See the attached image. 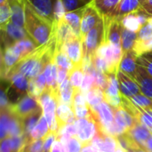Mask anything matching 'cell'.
Masks as SVG:
<instances>
[{
	"instance_id": "1",
	"label": "cell",
	"mask_w": 152,
	"mask_h": 152,
	"mask_svg": "<svg viewBox=\"0 0 152 152\" xmlns=\"http://www.w3.org/2000/svg\"><path fill=\"white\" fill-rule=\"evenodd\" d=\"M24 2L26 31L38 46L46 44L53 34V24L39 15L28 0H24Z\"/></svg>"
},
{
	"instance_id": "2",
	"label": "cell",
	"mask_w": 152,
	"mask_h": 152,
	"mask_svg": "<svg viewBox=\"0 0 152 152\" xmlns=\"http://www.w3.org/2000/svg\"><path fill=\"white\" fill-rule=\"evenodd\" d=\"M105 42V27L102 18L98 21L96 26L92 28L82 38L83 48V64L91 62V59L96 53L99 47Z\"/></svg>"
},
{
	"instance_id": "3",
	"label": "cell",
	"mask_w": 152,
	"mask_h": 152,
	"mask_svg": "<svg viewBox=\"0 0 152 152\" xmlns=\"http://www.w3.org/2000/svg\"><path fill=\"white\" fill-rule=\"evenodd\" d=\"M10 82L9 89L6 90V94L11 104L17 103L22 97L28 94L29 79L20 73L11 75L6 80Z\"/></svg>"
},
{
	"instance_id": "4",
	"label": "cell",
	"mask_w": 152,
	"mask_h": 152,
	"mask_svg": "<svg viewBox=\"0 0 152 152\" xmlns=\"http://www.w3.org/2000/svg\"><path fill=\"white\" fill-rule=\"evenodd\" d=\"M11 110L14 115L23 120L28 116L37 111L43 110L38 99L30 94L25 95L17 103L11 104Z\"/></svg>"
},
{
	"instance_id": "5",
	"label": "cell",
	"mask_w": 152,
	"mask_h": 152,
	"mask_svg": "<svg viewBox=\"0 0 152 152\" xmlns=\"http://www.w3.org/2000/svg\"><path fill=\"white\" fill-rule=\"evenodd\" d=\"M1 28V39H2V48H6L13 45L17 42L30 37L25 28H20L14 25L11 20L4 26Z\"/></svg>"
},
{
	"instance_id": "6",
	"label": "cell",
	"mask_w": 152,
	"mask_h": 152,
	"mask_svg": "<svg viewBox=\"0 0 152 152\" xmlns=\"http://www.w3.org/2000/svg\"><path fill=\"white\" fill-rule=\"evenodd\" d=\"M105 27V42L112 45H121L123 25L121 20L114 17L103 16Z\"/></svg>"
},
{
	"instance_id": "7",
	"label": "cell",
	"mask_w": 152,
	"mask_h": 152,
	"mask_svg": "<svg viewBox=\"0 0 152 152\" xmlns=\"http://www.w3.org/2000/svg\"><path fill=\"white\" fill-rule=\"evenodd\" d=\"M61 50L67 53L74 66H83V48L80 37L73 35L65 42Z\"/></svg>"
},
{
	"instance_id": "8",
	"label": "cell",
	"mask_w": 152,
	"mask_h": 152,
	"mask_svg": "<svg viewBox=\"0 0 152 152\" xmlns=\"http://www.w3.org/2000/svg\"><path fill=\"white\" fill-rule=\"evenodd\" d=\"M102 18V15L99 12V11L95 8L93 2L88 4L83 12L82 21H81V29H80V37L81 39L92 29L94 28L98 21Z\"/></svg>"
},
{
	"instance_id": "9",
	"label": "cell",
	"mask_w": 152,
	"mask_h": 152,
	"mask_svg": "<svg viewBox=\"0 0 152 152\" xmlns=\"http://www.w3.org/2000/svg\"><path fill=\"white\" fill-rule=\"evenodd\" d=\"M20 54L14 45L2 48L1 53V77L2 79L6 78L11 69L20 61Z\"/></svg>"
},
{
	"instance_id": "10",
	"label": "cell",
	"mask_w": 152,
	"mask_h": 152,
	"mask_svg": "<svg viewBox=\"0 0 152 152\" xmlns=\"http://www.w3.org/2000/svg\"><path fill=\"white\" fill-rule=\"evenodd\" d=\"M92 110H94L98 115V121L96 123L100 126V128L102 131L107 133L108 129L112 126L115 121L114 111L112 107L103 101L102 103L93 108Z\"/></svg>"
},
{
	"instance_id": "11",
	"label": "cell",
	"mask_w": 152,
	"mask_h": 152,
	"mask_svg": "<svg viewBox=\"0 0 152 152\" xmlns=\"http://www.w3.org/2000/svg\"><path fill=\"white\" fill-rule=\"evenodd\" d=\"M117 77L118 81L119 91L122 95L130 99L133 96L142 93L138 83L123 71L118 70L117 73Z\"/></svg>"
},
{
	"instance_id": "12",
	"label": "cell",
	"mask_w": 152,
	"mask_h": 152,
	"mask_svg": "<svg viewBox=\"0 0 152 152\" xmlns=\"http://www.w3.org/2000/svg\"><path fill=\"white\" fill-rule=\"evenodd\" d=\"M98 130H99V125L93 118V116L90 112L87 123L77 132V134L83 147L92 144V142L95 137V135L97 134Z\"/></svg>"
},
{
	"instance_id": "13",
	"label": "cell",
	"mask_w": 152,
	"mask_h": 152,
	"mask_svg": "<svg viewBox=\"0 0 152 152\" xmlns=\"http://www.w3.org/2000/svg\"><path fill=\"white\" fill-rule=\"evenodd\" d=\"M35 11L54 26V4L56 0H28Z\"/></svg>"
},
{
	"instance_id": "14",
	"label": "cell",
	"mask_w": 152,
	"mask_h": 152,
	"mask_svg": "<svg viewBox=\"0 0 152 152\" xmlns=\"http://www.w3.org/2000/svg\"><path fill=\"white\" fill-rule=\"evenodd\" d=\"M137 58L138 56L133 50L124 53V55L119 64V70L123 71L124 73L134 79L139 67Z\"/></svg>"
},
{
	"instance_id": "15",
	"label": "cell",
	"mask_w": 152,
	"mask_h": 152,
	"mask_svg": "<svg viewBox=\"0 0 152 152\" xmlns=\"http://www.w3.org/2000/svg\"><path fill=\"white\" fill-rule=\"evenodd\" d=\"M112 109L114 111L115 122L118 125V126L121 129H123L125 133L130 130L132 127H134L136 125V123L139 122L132 115H130L123 107L112 108Z\"/></svg>"
},
{
	"instance_id": "16",
	"label": "cell",
	"mask_w": 152,
	"mask_h": 152,
	"mask_svg": "<svg viewBox=\"0 0 152 152\" xmlns=\"http://www.w3.org/2000/svg\"><path fill=\"white\" fill-rule=\"evenodd\" d=\"M54 33L56 36V50H61L65 42L73 35H76L64 19L54 24Z\"/></svg>"
},
{
	"instance_id": "17",
	"label": "cell",
	"mask_w": 152,
	"mask_h": 152,
	"mask_svg": "<svg viewBox=\"0 0 152 152\" xmlns=\"http://www.w3.org/2000/svg\"><path fill=\"white\" fill-rule=\"evenodd\" d=\"M132 139L137 143V145L144 151L146 143L150 137L151 136L152 132L147 127L142 126L141 123H136V125L126 132Z\"/></svg>"
},
{
	"instance_id": "18",
	"label": "cell",
	"mask_w": 152,
	"mask_h": 152,
	"mask_svg": "<svg viewBox=\"0 0 152 152\" xmlns=\"http://www.w3.org/2000/svg\"><path fill=\"white\" fill-rule=\"evenodd\" d=\"M55 118H56L60 131L65 126L73 124L75 120L77 119L74 110L69 106L64 103H61V102L57 106Z\"/></svg>"
},
{
	"instance_id": "19",
	"label": "cell",
	"mask_w": 152,
	"mask_h": 152,
	"mask_svg": "<svg viewBox=\"0 0 152 152\" xmlns=\"http://www.w3.org/2000/svg\"><path fill=\"white\" fill-rule=\"evenodd\" d=\"M142 0H121L110 17L121 20L124 16L138 11L142 8Z\"/></svg>"
},
{
	"instance_id": "20",
	"label": "cell",
	"mask_w": 152,
	"mask_h": 152,
	"mask_svg": "<svg viewBox=\"0 0 152 152\" xmlns=\"http://www.w3.org/2000/svg\"><path fill=\"white\" fill-rule=\"evenodd\" d=\"M134 80L138 83L142 93L152 99V77L143 67L139 65Z\"/></svg>"
},
{
	"instance_id": "21",
	"label": "cell",
	"mask_w": 152,
	"mask_h": 152,
	"mask_svg": "<svg viewBox=\"0 0 152 152\" xmlns=\"http://www.w3.org/2000/svg\"><path fill=\"white\" fill-rule=\"evenodd\" d=\"M11 7V21L20 27L25 28V2L15 1L10 3Z\"/></svg>"
},
{
	"instance_id": "22",
	"label": "cell",
	"mask_w": 152,
	"mask_h": 152,
	"mask_svg": "<svg viewBox=\"0 0 152 152\" xmlns=\"http://www.w3.org/2000/svg\"><path fill=\"white\" fill-rule=\"evenodd\" d=\"M84 8L72 11V12H67L64 15V20L70 26L73 32L80 37V29H81V21H82V16L84 12Z\"/></svg>"
},
{
	"instance_id": "23",
	"label": "cell",
	"mask_w": 152,
	"mask_h": 152,
	"mask_svg": "<svg viewBox=\"0 0 152 152\" xmlns=\"http://www.w3.org/2000/svg\"><path fill=\"white\" fill-rule=\"evenodd\" d=\"M59 94H60V102L69 106L73 110L74 87L71 85L69 77L59 86Z\"/></svg>"
},
{
	"instance_id": "24",
	"label": "cell",
	"mask_w": 152,
	"mask_h": 152,
	"mask_svg": "<svg viewBox=\"0 0 152 152\" xmlns=\"http://www.w3.org/2000/svg\"><path fill=\"white\" fill-rule=\"evenodd\" d=\"M121 0H93L95 8L102 16L110 17Z\"/></svg>"
},
{
	"instance_id": "25",
	"label": "cell",
	"mask_w": 152,
	"mask_h": 152,
	"mask_svg": "<svg viewBox=\"0 0 152 152\" xmlns=\"http://www.w3.org/2000/svg\"><path fill=\"white\" fill-rule=\"evenodd\" d=\"M12 117V112L11 110V104L5 108H1V118H0V132L1 140L9 137V128Z\"/></svg>"
},
{
	"instance_id": "26",
	"label": "cell",
	"mask_w": 152,
	"mask_h": 152,
	"mask_svg": "<svg viewBox=\"0 0 152 152\" xmlns=\"http://www.w3.org/2000/svg\"><path fill=\"white\" fill-rule=\"evenodd\" d=\"M50 132V127L47 123L46 118H45L44 115H42L40 120L38 121L37 125L35 126V128L32 130V132L29 134V142L35 141V140H39V139H44Z\"/></svg>"
},
{
	"instance_id": "27",
	"label": "cell",
	"mask_w": 152,
	"mask_h": 152,
	"mask_svg": "<svg viewBox=\"0 0 152 152\" xmlns=\"http://www.w3.org/2000/svg\"><path fill=\"white\" fill-rule=\"evenodd\" d=\"M121 23L124 28L136 33H138L141 28L142 27V24L141 23V20L136 12L124 16L121 19Z\"/></svg>"
},
{
	"instance_id": "28",
	"label": "cell",
	"mask_w": 152,
	"mask_h": 152,
	"mask_svg": "<svg viewBox=\"0 0 152 152\" xmlns=\"http://www.w3.org/2000/svg\"><path fill=\"white\" fill-rule=\"evenodd\" d=\"M137 40V33L133 32L123 27L122 35H121V47L123 52H128L133 50L134 45Z\"/></svg>"
},
{
	"instance_id": "29",
	"label": "cell",
	"mask_w": 152,
	"mask_h": 152,
	"mask_svg": "<svg viewBox=\"0 0 152 152\" xmlns=\"http://www.w3.org/2000/svg\"><path fill=\"white\" fill-rule=\"evenodd\" d=\"M86 98L89 107L93 109L104 101V91L97 86H94L86 93Z\"/></svg>"
},
{
	"instance_id": "30",
	"label": "cell",
	"mask_w": 152,
	"mask_h": 152,
	"mask_svg": "<svg viewBox=\"0 0 152 152\" xmlns=\"http://www.w3.org/2000/svg\"><path fill=\"white\" fill-rule=\"evenodd\" d=\"M84 77H85V71L83 66H75L69 72V78L74 89H81Z\"/></svg>"
},
{
	"instance_id": "31",
	"label": "cell",
	"mask_w": 152,
	"mask_h": 152,
	"mask_svg": "<svg viewBox=\"0 0 152 152\" xmlns=\"http://www.w3.org/2000/svg\"><path fill=\"white\" fill-rule=\"evenodd\" d=\"M53 61L57 66L67 69L69 72L75 67L71 60L69 58V56L63 50H56Z\"/></svg>"
},
{
	"instance_id": "32",
	"label": "cell",
	"mask_w": 152,
	"mask_h": 152,
	"mask_svg": "<svg viewBox=\"0 0 152 152\" xmlns=\"http://www.w3.org/2000/svg\"><path fill=\"white\" fill-rule=\"evenodd\" d=\"M24 134V123L23 119L20 118L12 113L10 128H9V137L20 136Z\"/></svg>"
},
{
	"instance_id": "33",
	"label": "cell",
	"mask_w": 152,
	"mask_h": 152,
	"mask_svg": "<svg viewBox=\"0 0 152 152\" xmlns=\"http://www.w3.org/2000/svg\"><path fill=\"white\" fill-rule=\"evenodd\" d=\"M133 51L139 57L152 52V38L148 40H136Z\"/></svg>"
},
{
	"instance_id": "34",
	"label": "cell",
	"mask_w": 152,
	"mask_h": 152,
	"mask_svg": "<svg viewBox=\"0 0 152 152\" xmlns=\"http://www.w3.org/2000/svg\"><path fill=\"white\" fill-rule=\"evenodd\" d=\"M130 100L134 104H136L137 106L142 108L146 111L152 112V99L149 98L148 96H146L142 93L133 96L132 98H130Z\"/></svg>"
},
{
	"instance_id": "35",
	"label": "cell",
	"mask_w": 152,
	"mask_h": 152,
	"mask_svg": "<svg viewBox=\"0 0 152 152\" xmlns=\"http://www.w3.org/2000/svg\"><path fill=\"white\" fill-rule=\"evenodd\" d=\"M11 20V7L7 0H0V27Z\"/></svg>"
},
{
	"instance_id": "36",
	"label": "cell",
	"mask_w": 152,
	"mask_h": 152,
	"mask_svg": "<svg viewBox=\"0 0 152 152\" xmlns=\"http://www.w3.org/2000/svg\"><path fill=\"white\" fill-rule=\"evenodd\" d=\"M43 149H44V139H39V140H35L27 142L21 152H43Z\"/></svg>"
},
{
	"instance_id": "37",
	"label": "cell",
	"mask_w": 152,
	"mask_h": 152,
	"mask_svg": "<svg viewBox=\"0 0 152 152\" xmlns=\"http://www.w3.org/2000/svg\"><path fill=\"white\" fill-rule=\"evenodd\" d=\"M66 12H72L81 8L86 7L88 4H86L83 0H61Z\"/></svg>"
},
{
	"instance_id": "38",
	"label": "cell",
	"mask_w": 152,
	"mask_h": 152,
	"mask_svg": "<svg viewBox=\"0 0 152 152\" xmlns=\"http://www.w3.org/2000/svg\"><path fill=\"white\" fill-rule=\"evenodd\" d=\"M152 38V23L148 20L137 33L138 40H148Z\"/></svg>"
},
{
	"instance_id": "39",
	"label": "cell",
	"mask_w": 152,
	"mask_h": 152,
	"mask_svg": "<svg viewBox=\"0 0 152 152\" xmlns=\"http://www.w3.org/2000/svg\"><path fill=\"white\" fill-rule=\"evenodd\" d=\"M66 9L61 2V0H56L55 4H54V10H53V13H54V24L57 23L58 21H60L61 20H62L64 18V15L66 13Z\"/></svg>"
},
{
	"instance_id": "40",
	"label": "cell",
	"mask_w": 152,
	"mask_h": 152,
	"mask_svg": "<svg viewBox=\"0 0 152 152\" xmlns=\"http://www.w3.org/2000/svg\"><path fill=\"white\" fill-rule=\"evenodd\" d=\"M94 77H95V86L105 91L108 86V75L104 74L103 72L98 71L96 69Z\"/></svg>"
},
{
	"instance_id": "41",
	"label": "cell",
	"mask_w": 152,
	"mask_h": 152,
	"mask_svg": "<svg viewBox=\"0 0 152 152\" xmlns=\"http://www.w3.org/2000/svg\"><path fill=\"white\" fill-rule=\"evenodd\" d=\"M83 149V146L78 140L77 136H71L70 140L68 142L67 145V150L68 152H81Z\"/></svg>"
},
{
	"instance_id": "42",
	"label": "cell",
	"mask_w": 152,
	"mask_h": 152,
	"mask_svg": "<svg viewBox=\"0 0 152 152\" xmlns=\"http://www.w3.org/2000/svg\"><path fill=\"white\" fill-rule=\"evenodd\" d=\"M137 62L140 66L143 67L152 77V58H150L145 55H142L137 58Z\"/></svg>"
},
{
	"instance_id": "43",
	"label": "cell",
	"mask_w": 152,
	"mask_h": 152,
	"mask_svg": "<svg viewBox=\"0 0 152 152\" xmlns=\"http://www.w3.org/2000/svg\"><path fill=\"white\" fill-rule=\"evenodd\" d=\"M69 77V71L61 67L57 66V83L59 86L64 82V80Z\"/></svg>"
},
{
	"instance_id": "44",
	"label": "cell",
	"mask_w": 152,
	"mask_h": 152,
	"mask_svg": "<svg viewBox=\"0 0 152 152\" xmlns=\"http://www.w3.org/2000/svg\"><path fill=\"white\" fill-rule=\"evenodd\" d=\"M0 152H12L10 137L1 140V151Z\"/></svg>"
},
{
	"instance_id": "45",
	"label": "cell",
	"mask_w": 152,
	"mask_h": 152,
	"mask_svg": "<svg viewBox=\"0 0 152 152\" xmlns=\"http://www.w3.org/2000/svg\"><path fill=\"white\" fill-rule=\"evenodd\" d=\"M142 8L144 9L149 14H151L152 12V0H142Z\"/></svg>"
},
{
	"instance_id": "46",
	"label": "cell",
	"mask_w": 152,
	"mask_h": 152,
	"mask_svg": "<svg viewBox=\"0 0 152 152\" xmlns=\"http://www.w3.org/2000/svg\"><path fill=\"white\" fill-rule=\"evenodd\" d=\"M51 152H62L61 151V142L59 141H55L53 142Z\"/></svg>"
},
{
	"instance_id": "47",
	"label": "cell",
	"mask_w": 152,
	"mask_h": 152,
	"mask_svg": "<svg viewBox=\"0 0 152 152\" xmlns=\"http://www.w3.org/2000/svg\"><path fill=\"white\" fill-rule=\"evenodd\" d=\"M81 152H100L99 151H97L92 144L88 145V146H85L83 147Z\"/></svg>"
},
{
	"instance_id": "48",
	"label": "cell",
	"mask_w": 152,
	"mask_h": 152,
	"mask_svg": "<svg viewBox=\"0 0 152 152\" xmlns=\"http://www.w3.org/2000/svg\"><path fill=\"white\" fill-rule=\"evenodd\" d=\"M144 151L146 152H152V134L151 136L150 137V139L148 140L147 143H146Z\"/></svg>"
},
{
	"instance_id": "49",
	"label": "cell",
	"mask_w": 152,
	"mask_h": 152,
	"mask_svg": "<svg viewBox=\"0 0 152 152\" xmlns=\"http://www.w3.org/2000/svg\"><path fill=\"white\" fill-rule=\"evenodd\" d=\"M145 56H148V57H150V58H152V52L151 53H146V54H144Z\"/></svg>"
},
{
	"instance_id": "50",
	"label": "cell",
	"mask_w": 152,
	"mask_h": 152,
	"mask_svg": "<svg viewBox=\"0 0 152 152\" xmlns=\"http://www.w3.org/2000/svg\"><path fill=\"white\" fill-rule=\"evenodd\" d=\"M83 1H85L86 4H90V3H92V2H93V0H83Z\"/></svg>"
},
{
	"instance_id": "51",
	"label": "cell",
	"mask_w": 152,
	"mask_h": 152,
	"mask_svg": "<svg viewBox=\"0 0 152 152\" xmlns=\"http://www.w3.org/2000/svg\"><path fill=\"white\" fill-rule=\"evenodd\" d=\"M8 2H9V4L10 3H12V2H15V1H22V0H7Z\"/></svg>"
},
{
	"instance_id": "52",
	"label": "cell",
	"mask_w": 152,
	"mask_h": 152,
	"mask_svg": "<svg viewBox=\"0 0 152 152\" xmlns=\"http://www.w3.org/2000/svg\"><path fill=\"white\" fill-rule=\"evenodd\" d=\"M150 20V21H151V23H152V16H151V18H150V20Z\"/></svg>"
},
{
	"instance_id": "53",
	"label": "cell",
	"mask_w": 152,
	"mask_h": 152,
	"mask_svg": "<svg viewBox=\"0 0 152 152\" xmlns=\"http://www.w3.org/2000/svg\"><path fill=\"white\" fill-rule=\"evenodd\" d=\"M126 152H134V151H127Z\"/></svg>"
},
{
	"instance_id": "54",
	"label": "cell",
	"mask_w": 152,
	"mask_h": 152,
	"mask_svg": "<svg viewBox=\"0 0 152 152\" xmlns=\"http://www.w3.org/2000/svg\"><path fill=\"white\" fill-rule=\"evenodd\" d=\"M151 16H152V12H151Z\"/></svg>"
}]
</instances>
